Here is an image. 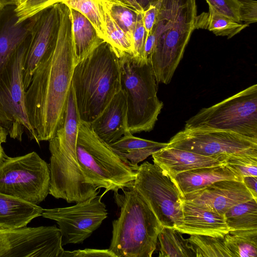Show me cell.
<instances>
[{
  "mask_svg": "<svg viewBox=\"0 0 257 257\" xmlns=\"http://www.w3.org/2000/svg\"><path fill=\"white\" fill-rule=\"evenodd\" d=\"M59 6L57 41L39 62L25 91L28 116L38 144L53 138L61 123L76 64L70 10L65 4Z\"/></svg>",
  "mask_w": 257,
  "mask_h": 257,
  "instance_id": "cell-1",
  "label": "cell"
},
{
  "mask_svg": "<svg viewBox=\"0 0 257 257\" xmlns=\"http://www.w3.org/2000/svg\"><path fill=\"white\" fill-rule=\"evenodd\" d=\"M71 84L80 120L90 124L121 89L119 57L108 43L75 65Z\"/></svg>",
  "mask_w": 257,
  "mask_h": 257,
  "instance_id": "cell-2",
  "label": "cell"
},
{
  "mask_svg": "<svg viewBox=\"0 0 257 257\" xmlns=\"http://www.w3.org/2000/svg\"><path fill=\"white\" fill-rule=\"evenodd\" d=\"M157 19L152 33L155 43L150 61L158 83L169 84L191 34L197 16L196 0H157Z\"/></svg>",
  "mask_w": 257,
  "mask_h": 257,
  "instance_id": "cell-3",
  "label": "cell"
},
{
  "mask_svg": "<svg viewBox=\"0 0 257 257\" xmlns=\"http://www.w3.org/2000/svg\"><path fill=\"white\" fill-rule=\"evenodd\" d=\"M114 192L120 209L112 221L109 249L116 257H151L162 226L149 205L133 188Z\"/></svg>",
  "mask_w": 257,
  "mask_h": 257,
  "instance_id": "cell-4",
  "label": "cell"
},
{
  "mask_svg": "<svg viewBox=\"0 0 257 257\" xmlns=\"http://www.w3.org/2000/svg\"><path fill=\"white\" fill-rule=\"evenodd\" d=\"M80 169L87 183L118 191L132 187L136 171L101 139L89 123L80 120L76 144Z\"/></svg>",
  "mask_w": 257,
  "mask_h": 257,
  "instance_id": "cell-5",
  "label": "cell"
},
{
  "mask_svg": "<svg viewBox=\"0 0 257 257\" xmlns=\"http://www.w3.org/2000/svg\"><path fill=\"white\" fill-rule=\"evenodd\" d=\"M121 88L127 105V130L132 134L151 131L163 103L150 61L125 54L119 57Z\"/></svg>",
  "mask_w": 257,
  "mask_h": 257,
  "instance_id": "cell-6",
  "label": "cell"
},
{
  "mask_svg": "<svg viewBox=\"0 0 257 257\" xmlns=\"http://www.w3.org/2000/svg\"><path fill=\"white\" fill-rule=\"evenodd\" d=\"M184 128L231 132L257 139V85L202 108L186 121Z\"/></svg>",
  "mask_w": 257,
  "mask_h": 257,
  "instance_id": "cell-7",
  "label": "cell"
},
{
  "mask_svg": "<svg viewBox=\"0 0 257 257\" xmlns=\"http://www.w3.org/2000/svg\"><path fill=\"white\" fill-rule=\"evenodd\" d=\"M49 165L35 152L0 162V193L38 204L49 194Z\"/></svg>",
  "mask_w": 257,
  "mask_h": 257,
  "instance_id": "cell-8",
  "label": "cell"
},
{
  "mask_svg": "<svg viewBox=\"0 0 257 257\" xmlns=\"http://www.w3.org/2000/svg\"><path fill=\"white\" fill-rule=\"evenodd\" d=\"M132 187L149 205L162 226L182 224L183 197L172 177L155 164L139 166Z\"/></svg>",
  "mask_w": 257,
  "mask_h": 257,
  "instance_id": "cell-9",
  "label": "cell"
},
{
  "mask_svg": "<svg viewBox=\"0 0 257 257\" xmlns=\"http://www.w3.org/2000/svg\"><path fill=\"white\" fill-rule=\"evenodd\" d=\"M29 39L13 55L0 76V125L11 138L20 142L24 133L35 140L28 116L22 76Z\"/></svg>",
  "mask_w": 257,
  "mask_h": 257,
  "instance_id": "cell-10",
  "label": "cell"
},
{
  "mask_svg": "<svg viewBox=\"0 0 257 257\" xmlns=\"http://www.w3.org/2000/svg\"><path fill=\"white\" fill-rule=\"evenodd\" d=\"M167 146L223 162L234 157H257V139L220 130L184 128L171 138Z\"/></svg>",
  "mask_w": 257,
  "mask_h": 257,
  "instance_id": "cell-11",
  "label": "cell"
},
{
  "mask_svg": "<svg viewBox=\"0 0 257 257\" xmlns=\"http://www.w3.org/2000/svg\"><path fill=\"white\" fill-rule=\"evenodd\" d=\"M62 239L56 226H0V257H63Z\"/></svg>",
  "mask_w": 257,
  "mask_h": 257,
  "instance_id": "cell-12",
  "label": "cell"
},
{
  "mask_svg": "<svg viewBox=\"0 0 257 257\" xmlns=\"http://www.w3.org/2000/svg\"><path fill=\"white\" fill-rule=\"evenodd\" d=\"M104 194L72 206L44 209L41 216L57 222L62 234V245L81 243L107 217L106 207L101 201Z\"/></svg>",
  "mask_w": 257,
  "mask_h": 257,
  "instance_id": "cell-13",
  "label": "cell"
},
{
  "mask_svg": "<svg viewBox=\"0 0 257 257\" xmlns=\"http://www.w3.org/2000/svg\"><path fill=\"white\" fill-rule=\"evenodd\" d=\"M60 22L59 3L45 9L37 15L22 64L23 81L25 91L39 62L56 43Z\"/></svg>",
  "mask_w": 257,
  "mask_h": 257,
  "instance_id": "cell-14",
  "label": "cell"
},
{
  "mask_svg": "<svg viewBox=\"0 0 257 257\" xmlns=\"http://www.w3.org/2000/svg\"><path fill=\"white\" fill-rule=\"evenodd\" d=\"M183 197L186 201L224 216L231 207L254 199L243 182L232 180L216 182Z\"/></svg>",
  "mask_w": 257,
  "mask_h": 257,
  "instance_id": "cell-15",
  "label": "cell"
},
{
  "mask_svg": "<svg viewBox=\"0 0 257 257\" xmlns=\"http://www.w3.org/2000/svg\"><path fill=\"white\" fill-rule=\"evenodd\" d=\"M183 220L177 229L183 234L223 237L228 231L224 215L183 199Z\"/></svg>",
  "mask_w": 257,
  "mask_h": 257,
  "instance_id": "cell-16",
  "label": "cell"
},
{
  "mask_svg": "<svg viewBox=\"0 0 257 257\" xmlns=\"http://www.w3.org/2000/svg\"><path fill=\"white\" fill-rule=\"evenodd\" d=\"M90 124L94 132L109 145L128 132L126 101L121 89Z\"/></svg>",
  "mask_w": 257,
  "mask_h": 257,
  "instance_id": "cell-17",
  "label": "cell"
},
{
  "mask_svg": "<svg viewBox=\"0 0 257 257\" xmlns=\"http://www.w3.org/2000/svg\"><path fill=\"white\" fill-rule=\"evenodd\" d=\"M154 163L172 178L192 169L225 164V162L188 151L166 147L152 155Z\"/></svg>",
  "mask_w": 257,
  "mask_h": 257,
  "instance_id": "cell-18",
  "label": "cell"
},
{
  "mask_svg": "<svg viewBox=\"0 0 257 257\" xmlns=\"http://www.w3.org/2000/svg\"><path fill=\"white\" fill-rule=\"evenodd\" d=\"M172 178L182 196L221 180H232L243 182V179L229 168L225 163L184 171Z\"/></svg>",
  "mask_w": 257,
  "mask_h": 257,
  "instance_id": "cell-19",
  "label": "cell"
},
{
  "mask_svg": "<svg viewBox=\"0 0 257 257\" xmlns=\"http://www.w3.org/2000/svg\"><path fill=\"white\" fill-rule=\"evenodd\" d=\"M37 15L22 23H17V18L13 10L1 22L0 76L13 55L29 38Z\"/></svg>",
  "mask_w": 257,
  "mask_h": 257,
  "instance_id": "cell-20",
  "label": "cell"
},
{
  "mask_svg": "<svg viewBox=\"0 0 257 257\" xmlns=\"http://www.w3.org/2000/svg\"><path fill=\"white\" fill-rule=\"evenodd\" d=\"M109 146L116 154L136 171L139 163L156 152L167 147V143L138 138L127 132Z\"/></svg>",
  "mask_w": 257,
  "mask_h": 257,
  "instance_id": "cell-21",
  "label": "cell"
},
{
  "mask_svg": "<svg viewBox=\"0 0 257 257\" xmlns=\"http://www.w3.org/2000/svg\"><path fill=\"white\" fill-rule=\"evenodd\" d=\"M43 209L37 204L0 193V226L26 227L34 218L41 216Z\"/></svg>",
  "mask_w": 257,
  "mask_h": 257,
  "instance_id": "cell-22",
  "label": "cell"
},
{
  "mask_svg": "<svg viewBox=\"0 0 257 257\" xmlns=\"http://www.w3.org/2000/svg\"><path fill=\"white\" fill-rule=\"evenodd\" d=\"M69 9L77 64L104 40L100 38L94 27L85 16L74 9Z\"/></svg>",
  "mask_w": 257,
  "mask_h": 257,
  "instance_id": "cell-23",
  "label": "cell"
},
{
  "mask_svg": "<svg viewBox=\"0 0 257 257\" xmlns=\"http://www.w3.org/2000/svg\"><path fill=\"white\" fill-rule=\"evenodd\" d=\"M80 118L72 84L67 97L61 123L55 137L60 146L76 151V144Z\"/></svg>",
  "mask_w": 257,
  "mask_h": 257,
  "instance_id": "cell-24",
  "label": "cell"
},
{
  "mask_svg": "<svg viewBox=\"0 0 257 257\" xmlns=\"http://www.w3.org/2000/svg\"><path fill=\"white\" fill-rule=\"evenodd\" d=\"M249 26L248 25L237 23L231 19L219 13L209 7L208 12L197 15L195 29H206L217 36L227 37L230 39Z\"/></svg>",
  "mask_w": 257,
  "mask_h": 257,
  "instance_id": "cell-25",
  "label": "cell"
},
{
  "mask_svg": "<svg viewBox=\"0 0 257 257\" xmlns=\"http://www.w3.org/2000/svg\"><path fill=\"white\" fill-rule=\"evenodd\" d=\"M176 229L163 226L158 233L159 257H194L195 253L188 239Z\"/></svg>",
  "mask_w": 257,
  "mask_h": 257,
  "instance_id": "cell-26",
  "label": "cell"
},
{
  "mask_svg": "<svg viewBox=\"0 0 257 257\" xmlns=\"http://www.w3.org/2000/svg\"><path fill=\"white\" fill-rule=\"evenodd\" d=\"M224 217L229 230L257 229V200L252 199L231 207Z\"/></svg>",
  "mask_w": 257,
  "mask_h": 257,
  "instance_id": "cell-27",
  "label": "cell"
},
{
  "mask_svg": "<svg viewBox=\"0 0 257 257\" xmlns=\"http://www.w3.org/2000/svg\"><path fill=\"white\" fill-rule=\"evenodd\" d=\"M223 240L233 257L257 256V229L229 230Z\"/></svg>",
  "mask_w": 257,
  "mask_h": 257,
  "instance_id": "cell-28",
  "label": "cell"
},
{
  "mask_svg": "<svg viewBox=\"0 0 257 257\" xmlns=\"http://www.w3.org/2000/svg\"><path fill=\"white\" fill-rule=\"evenodd\" d=\"M98 1L102 6L106 30V41L112 47L118 57L124 54L133 55V43L113 19L106 3Z\"/></svg>",
  "mask_w": 257,
  "mask_h": 257,
  "instance_id": "cell-29",
  "label": "cell"
},
{
  "mask_svg": "<svg viewBox=\"0 0 257 257\" xmlns=\"http://www.w3.org/2000/svg\"><path fill=\"white\" fill-rule=\"evenodd\" d=\"M188 240L195 257H233L223 237L195 234L191 235Z\"/></svg>",
  "mask_w": 257,
  "mask_h": 257,
  "instance_id": "cell-30",
  "label": "cell"
},
{
  "mask_svg": "<svg viewBox=\"0 0 257 257\" xmlns=\"http://www.w3.org/2000/svg\"><path fill=\"white\" fill-rule=\"evenodd\" d=\"M85 16L95 28L98 35L106 41V30L102 6L97 0H64L62 2Z\"/></svg>",
  "mask_w": 257,
  "mask_h": 257,
  "instance_id": "cell-31",
  "label": "cell"
},
{
  "mask_svg": "<svg viewBox=\"0 0 257 257\" xmlns=\"http://www.w3.org/2000/svg\"><path fill=\"white\" fill-rule=\"evenodd\" d=\"M105 3L113 19L133 43V34L139 12L128 7Z\"/></svg>",
  "mask_w": 257,
  "mask_h": 257,
  "instance_id": "cell-32",
  "label": "cell"
},
{
  "mask_svg": "<svg viewBox=\"0 0 257 257\" xmlns=\"http://www.w3.org/2000/svg\"><path fill=\"white\" fill-rule=\"evenodd\" d=\"M64 0H21L15 7L14 11L17 18V23L29 19L45 9Z\"/></svg>",
  "mask_w": 257,
  "mask_h": 257,
  "instance_id": "cell-33",
  "label": "cell"
},
{
  "mask_svg": "<svg viewBox=\"0 0 257 257\" xmlns=\"http://www.w3.org/2000/svg\"><path fill=\"white\" fill-rule=\"evenodd\" d=\"M225 164L242 179L247 176L257 177V157H232L225 161Z\"/></svg>",
  "mask_w": 257,
  "mask_h": 257,
  "instance_id": "cell-34",
  "label": "cell"
},
{
  "mask_svg": "<svg viewBox=\"0 0 257 257\" xmlns=\"http://www.w3.org/2000/svg\"><path fill=\"white\" fill-rule=\"evenodd\" d=\"M210 7L219 13L227 16L233 21L240 23L239 15L240 6L238 0H205Z\"/></svg>",
  "mask_w": 257,
  "mask_h": 257,
  "instance_id": "cell-35",
  "label": "cell"
},
{
  "mask_svg": "<svg viewBox=\"0 0 257 257\" xmlns=\"http://www.w3.org/2000/svg\"><path fill=\"white\" fill-rule=\"evenodd\" d=\"M142 12H139L135 29L133 34V56L143 59L146 33L143 22Z\"/></svg>",
  "mask_w": 257,
  "mask_h": 257,
  "instance_id": "cell-36",
  "label": "cell"
},
{
  "mask_svg": "<svg viewBox=\"0 0 257 257\" xmlns=\"http://www.w3.org/2000/svg\"><path fill=\"white\" fill-rule=\"evenodd\" d=\"M240 4L239 15L241 23L249 25L257 21V2L254 0H238Z\"/></svg>",
  "mask_w": 257,
  "mask_h": 257,
  "instance_id": "cell-37",
  "label": "cell"
},
{
  "mask_svg": "<svg viewBox=\"0 0 257 257\" xmlns=\"http://www.w3.org/2000/svg\"><path fill=\"white\" fill-rule=\"evenodd\" d=\"M116 257L109 249L85 248L73 251L64 250L63 257Z\"/></svg>",
  "mask_w": 257,
  "mask_h": 257,
  "instance_id": "cell-38",
  "label": "cell"
},
{
  "mask_svg": "<svg viewBox=\"0 0 257 257\" xmlns=\"http://www.w3.org/2000/svg\"><path fill=\"white\" fill-rule=\"evenodd\" d=\"M158 12L159 7L157 0L142 12L143 22L146 37L151 34L153 30L156 23Z\"/></svg>",
  "mask_w": 257,
  "mask_h": 257,
  "instance_id": "cell-39",
  "label": "cell"
},
{
  "mask_svg": "<svg viewBox=\"0 0 257 257\" xmlns=\"http://www.w3.org/2000/svg\"><path fill=\"white\" fill-rule=\"evenodd\" d=\"M110 5H121L130 7L138 12H143L142 8L135 0H101Z\"/></svg>",
  "mask_w": 257,
  "mask_h": 257,
  "instance_id": "cell-40",
  "label": "cell"
},
{
  "mask_svg": "<svg viewBox=\"0 0 257 257\" xmlns=\"http://www.w3.org/2000/svg\"><path fill=\"white\" fill-rule=\"evenodd\" d=\"M243 182L253 196V198L257 200V177H244L243 178Z\"/></svg>",
  "mask_w": 257,
  "mask_h": 257,
  "instance_id": "cell-41",
  "label": "cell"
},
{
  "mask_svg": "<svg viewBox=\"0 0 257 257\" xmlns=\"http://www.w3.org/2000/svg\"><path fill=\"white\" fill-rule=\"evenodd\" d=\"M19 0H0V10L6 8L16 6Z\"/></svg>",
  "mask_w": 257,
  "mask_h": 257,
  "instance_id": "cell-42",
  "label": "cell"
},
{
  "mask_svg": "<svg viewBox=\"0 0 257 257\" xmlns=\"http://www.w3.org/2000/svg\"><path fill=\"white\" fill-rule=\"evenodd\" d=\"M156 1V0H135L138 5L142 8L143 11L147 9Z\"/></svg>",
  "mask_w": 257,
  "mask_h": 257,
  "instance_id": "cell-43",
  "label": "cell"
},
{
  "mask_svg": "<svg viewBox=\"0 0 257 257\" xmlns=\"http://www.w3.org/2000/svg\"><path fill=\"white\" fill-rule=\"evenodd\" d=\"M8 134L7 131L0 125V143H5Z\"/></svg>",
  "mask_w": 257,
  "mask_h": 257,
  "instance_id": "cell-44",
  "label": "cell"
},
{
  "mask_svg": "<svg viewBox=\"0 0 257 257\" xmlns=\"http://www.w3.org/2000/svg\"><path fill=\"white\" fill-rule=\"evenodd\" d=\"M6 156V154L2 147V144L0 143V162L3 160Z\"/></svg>",
  "mask_w": 257,
  "mask_h": 257,
  "instance_id": "cell-45",
  "label": "cell"
},
{
  "mask_svg": "<svg viewBox=\"0 0 257 257\" xmlns=\"http://www.w3.org/2000/svg\"><path fill=\"white\" fill-rule=\"evenodd\" d=\"M0 11H1V10H0Z\"/></svg>",
  "mask_w": 257,
  "mask_h": 257,
  "instance_id": "cell-46",
  "label": "cell"
}]
</instances>
